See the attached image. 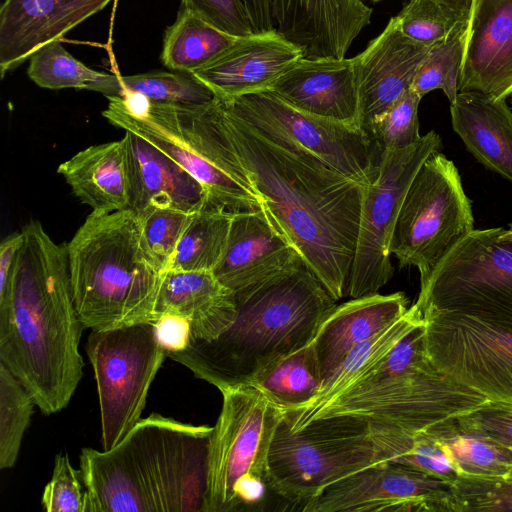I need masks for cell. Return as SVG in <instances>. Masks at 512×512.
<instances>
[{
	"instance_id": "cell-45",
	"label": "cell",
	"mask_w": 512,
	"mask_h": 512,
	"mask_svg": "<svg viewBox=\"0 0 512 512\" xmlns=\"http://www.w3.org/2000/svg\"><path fill=\"white\" fill-rule=\"evenodd\" d=\"M156 334L160 344L167 351L184 349L191 336L189 322L179 316H161L155 323Z\"/></svg>"
},
{
	"instance_id": "cell-43",
	"label": "cell",
	"mask_w": 512,
	"mask_h": 512,
	"mask_svg": "<svg viewBox=\"0 0 512 512\" xmlns=\"http://www.w3.org/2000/svg\"><path fill=\"white\" fill-rule=\"evenodd\" d=\"M193 12L218 29L236 37L256 33L243 0H181Z\"/></svg>"
},
{
	"instance_id": "cell-34",
	"label": "cell",
	"mask_w": 512,
	"mask_h": 512,
	"mask_svg": "<svg viewBox=\"0 0 512 512\" xmlns=\"http://www.w3.org/2000/svg\"><path fill=\"white\" fill-rule=\"evenodd\" d=\"M427 430L445 445L461 475L495 477L512 473V448L462 426L457 417Z\"/></svg>"
},
{
	"instance_id": "cell-23",
	"label": "cell",
	"mask_w": 512,
	"mask_h": 512,
	"mask_svg": "<svg viewBox=\"0 0 512 512\" xmlns=\"http://www.w3.org/2000/svg\"><path fill=\"white\" fill-rule=\"evenodd\" d=\"M268 90L302 112L359 125L353 58L302 57Z\"/></svg>"
},
{
	"instance_id": "cell-6",
	"label": "cell",
	"mask_w": 512,
	"mask_h": 512,
	"mask_svg": "<svg viewBox=\"0 0 512 512\" xmlns=\"http://www.w3.org/2000/svg\"><path fill=\"white\" fill-rule=\"evenodd\" d=\"M220 392L203 512L268 510L270 496H276L269 481V451L285 411L251 385Z\"/></svg>"
},
{
	"instance_id": "cell-18",
	"label": "cell",
	"mask_w": 512,
	"mask_h": 512,
	"mask_svg": "<svg viewBox=\"0 0 512 512\" xmlns=\"http://www.w3.org/2000/svg\"><path fill=\"white\" fill-rule=\"evenodd\" d=\"M432 46L405 36L394 16L383 31L353 57L359 125L364 130L411 87Z\"/></svg>"
},
{
	"instance_id": "cell-15",
	"label": "cell",
	"mask_w": 512,
	"mask_h": 512,
	"mask_svg": "<svg viewBox=\"0 0 512 512\" xmlns=\"http://www.w3.org/2000/svg\"><path fill=\"white\" fill-rule=\"evenodd\" d=\"M422 316L426 355L438 371L512 405V327L456 312Z\"/></svg>"
},
{
	"instance_id": "cell-19",
	"label": "cell",
	"mask_w": 512,
	"mask_h": 512,
	"mask_svg": "<svg viewBox=\"0 0 512 512\" xmlns=\"http://www.w3.org/2000/svg\"><path fill=\"white\" fill-rule=\"evenodd\" d=\"M372 13L363 0H272L274 29L306 58H344Z\"/></svg>"
},
{
	"instance_id": "cell-8",
	"label": "cell",
	"mask_w": 512,
	"mask_h": 512,
	"mask_svg": "<svg viewBox=\"0 0 512 512\" xmlns=\"http://www.w3.org/2000/svg\"><path fill=\"white\" fill-rule=\"evenodd\" d=\"M422 315L456 312L512 327V224L473 229L421 284Z\"/></svg>"
},
{
	"instance_id": "cell-49",
	"label": "cell",
	"mask_w": 512,
	"mask_h": 512,
	"mask_svg": "<svg viewBox=\"0 0 512 512\" xmlns=\"http://www.w3.org/2000/svg\"><path fill=\"white\" fill-rule=\"evenodd\" d=\"M370 1H373V2H378V1H381V0H370Z\"/></svg>"
},
{
	"instance_id": "cell-25",
	"label": "cell",
	"mask_w": 512,
	"mask_h": 512,
	"mask_svg": "<svg viewBox=\"0 0 512 512\" xmlns=\"http://www.w3.org/2000/svg\"><path fill=\"white\" fill-rule=\"evenodd\" d=\"M130 174L129 210L169 206L196 212L208 203L202 185L175 160L141 136L125 131Z\"/></svg>"
},
{
	"instance_id": "cell-14",
	"label": "cell",
	"mask_w": 512,
	"mask_h": 512,
	"mask_svg": "<svg viewBox=\"0 0 512 512\" xmlns=\"http://www.w3.org/2000/svg\"><path fill=\"white\" fill-rule=\"evenodd\" d=\"M441 138L435 131L399 149H383L378 175L364 191L356 248L346 296L372 295L393 276L390 245L400 208L416 173L439 150Z\"/></svg>"
},
{
	"instance_id": "cell-5",
	"label": "cell",
	"mask_w": 512,
	"mask_h": 512,
	"mask_svg": "<svg viewBox=\"0 0 512 512\" xmlns=\"http://www.w3.org/2000/svg\"><path fill=\"white\" fill-rule=\"evenodd\" d=\"M78 316L91 330L155 323L164 271L132 210L88 215L66 244Z\"/></svg>"
},
{
	"instance_id": "cell-10",
	"label": "cell",
	"mask_w": 512,
	"mask_h": 512,
	"mask_svg": "<svg viewBox=\"0 0 512 512\" xmlns=\"http://www.w3.org/2000/svg\"><path fill=\"white\" fill-rule=\"evenodd\" d=\"M208 104L150 101L143 111L132 113L115 97L102 114L112 125L141 136L180 164L202 185L209 204L230 212L260 209L257 195L213 160Z\"/></svg>"
},
{
	"instance_id": "cell-16",
	"label": "cell",
	"mask_w": 512,
	"mask_h": 512,
	"mask_svg": "<svg viewBox=\"0 0 512 512\" xmlns=\"http://www.w3.org/2000/svg\"><path fill=\"white\" fill-rule=\"evenodd\" d=\"M301 511L454 512L452 483L385 461L327 486Z\"/></svg>"
},
{
	"instance_id": "cell-36",
	"label": "cell",
	"mask_w": 512,
	"mask_h": 512,
	"mask_svg": "<svg viewBox=\"0 0 512 512\" xmlns=\"http://www.w3.org/2000/svg\"><path fill=\"white\" fill-rule=\"evenodd\" d=\"M120 82L124 91L142 94L154 103L198 105L217 98L193 73L151 71L120 76Z\"/></svg>"
},
{
	"instance_id": "cell-31",
	"label": "cell",
	"mask_w": 512,
	"mask_h": 512,
	"mask_svg": "<svg viewBox=\"0 0 512 512\" xmlns=\"http://www.w3.org/2000/svg\"><path fill=\"white\" fill-rule=\"evenodd\" d=\"M29 60L28 76L39 87L86 89L102 93L108 99L122 97L124 93L120 75L90 69L67 52L60 40L44 44Z\"/></svg>"
},
{
	"instance_id": "cell-39",
	"label": "cell",
	"mask_w": 512,
	"mask_h": 512,
	"mask_svg": "<svg viewBox=\"0 0 512 512\" xmlns=\"http://www.w3.org/2000/svg\"><path fill=\"white\" fill-rule=\"evenodd\" d=\"M193 213L169 206H148L136 213L143 239L164 271Z\"/></svg>"
},
{
	"instance_id": "cell-17",
	"label": "cell",
	"mask_w": 512,
	"mask_h": 512,
	"mask_svg": "<svg viewBox=\"0 0 512 512\" xmlns=\"http://www.w3.org/2000/svg\"><path fill=\"white\" fill-rule=\"evenodd\" d=\"M459 92H476L493 100H507L512 94V0H473Z\"/></svg>"
},
{
	"instance_id": "cell-46",
	"label": "cell",
	"mask_w": 512,
	"mask_h": 512,
	"mask_svg": "<svg viewBox=\"0 0 512 512\" xmlns=\"http://www.w3.org/2000/svg\"><path fill=\"white\" fill-rule=\"evenodd\" d=\"M256 33L275 30L272 0H243Z\"/></svg>"
},
{
	"instance_id": "cell-11",
	"label": "cell",
	"mask_w": 512,
	"mask_h": 512,
	"mask_svg": "<svg viewBox=\"0 0 512 512\" xmlns=\"http://www.w3.org/2000/svg\"><path fill=\"white\" fill-rule=\"evenodd\" d=\"M221 101L256 132L280 146L307 154L364 187L377 178L373 139L359 125L302 112L268 89Z\"/></svg>"
},
{
	"instance_id": "cell-35",
	"label": "cell",
	"mask_w": 512,
	"mask_h": 512,
	"mask_svg": "<svg viewBox=\"0 0 512 512\" xmlns=\"http://www.w3.org/2000/svg\"><path fill=\"white\" fill-rule=\"evenodd\" d=\"M34 405L30 393L0 362V469L14 467Z\"/></svg>"
},
{
	"instance_id": "cell-27",
	"label": "cell",
	"mask_w": 512,
	"mask_h": 512,
	"mask_svg": "<svg viewBox=\"0 0 512 512\" xmlns=\"http://www.w3.org/2000/svg\"><path fill=\"white\" fill-rule=\"evenodd\" d=\"M73 194L94 213L127 210L130 205V174L126 139L123 136L89 146L57 168Z\"/></svg>"
},
{
	"instance_id": "cell-13",
	"label": "cell",
	"mask_w": 512,
	"mask_h": 512,
	"mask_svg": "<svg viewBox=\"0 0 512 512\" xmlns=\"http://www.w3.org/2000/svg\"><path fill=\"white\" fill-rule=\"evenodd\" d=\"M86 352L96 380L103 450L116 446L141 419L166 350L154 323L91 330Z\"/></svg>"
},
{
	"instance_id": "cell-20",
	"label": "cell",
	"mask_w": 512,
	"mask_h": 512,
	"mask_svg": "<svg viewBox=\"0 0 512 512\" xmlns=\"http://www.w3.org/2000/svg\"><path fill=\"white\" fill-rule=\"evenodd\" d=\"M303 264L261 209L238 211L232 215L226 247L213 274L235 294Z\"/></svg>"
},
{
	"instance_id": "cell-2",
	"label": "cell",
	"mask_w": 512,
	"mask_h": 512,
	"mask_svg": "<svg viewBox=\"0 0 512 512\" xmlns=\"http://www.w3.org/2000/svg\"><path fill=\"white\" fill-rule=\"evenodd\" d=\"M21 231L23 243L0 292V362L48 416L66 408L82 378L84 326L66 244H57L37 220Z\"/></svg>"
},
{
	"instance_id": "cell-4",
	"label": "cell",
	"mask_w": 512,
	"mask_h": 512,
	"mask_svg": "<svg viewBox=\"0 0 512 512\" xmlns=\"http://www.w3.org/2000/svg\"><path fill=\"white\" fill-rule=\"evenodd\" d=\"M233 323L213 340L190 337L166 356L219 391L249 385L265 368L310 343L336 301L305 265L235 293Z\"/></svg>"
},
{
	"instance_id": "cell-40",
	"label": "cell",
	"mask_w": 512,
	"mask_h": 512,
	"mask_svg": "<svg viewBox=\"0 0 512 512\" xmlns=\"http://www.w3.org/2000/svg\"><path fill=\"white\" fill-rule=\"evenodd\" d=\"M421 99L409 88L370 122L366 131L382 146V150L404 148L420 139L418 107Z\"/></svg>"
},
{
	"instance_id": "cell-38",
	"label": "cell",
	"mask_w": 512,
	"mask_h": 512,
	"mask_svg": "<svg viewBox=\"0 0 512 512\" xmlns=\"http://www.w3.org/2000/svg\"><path fill=\"white\" fill-rule=\"evenodd\" d=\"M402 33L425 45H434L466 29L453 11L434 0H410L396 15Z\"/></svg>"
},
{
	"instance_id": "cell-37",
	"label": "cell",
	"mask_w": 512,
	"mask_h": 512,
	"mask_svg": "<svg viewBox=\"0 0 512 512\" xmlns=\"http://www.w3.org/2000/svg\"><path fill=\"white\" fill-rule=\"evenodd\" d=\"M464 34L465 30L431 47L410 87L421 98L433 90L440 89L450 104L455 101L459 93Z\"/></svg>"
},
{
	"instance_id": "cell-26",
	"label": "cell",
	"mask_w": 512,
	"mask_h": 512,
	"mask_svg": "<svg viewBox=\"0 0 512 512\" xmlns=\"http://www.w3.org/2000/svg\"><path fill=\"white\" fill-rule=\"evenodd\" d=\"M157 320L174 315L190 324L192 338L213 340L236 316L235 294L210 271L165 272L157 307Z\"/></svg>"
},
{
	"instance_id": "cell-21",
	"label": "cell",
	"mask_w": 512,
	"mask_h": 512,
	"mask_svg": "<svg viewBox=\"0 0 512 512\" xmlns=\"http://www.w3.org/2000/svg\"><path fill=\"white\" fill-rule=\"evenodd\" d=\"M303 57L302 50L276 30L238 37L216 59L193 72L218 99L269 89Z\"/></svg>"
},
{
	"instance_id": "cell-48",
	"label": "cell",
	"mask_w": 512,
	"mask_h": 512,
	"mask_svg": "<svg viewBox=\"0 0 512 512\" xmlns=\"http://www.w3.org/2000/svg\"><path fill=\"white\" fill-rule=\"evenodd\" d=\"M508 99H509L510 107H511V109H512V94L508 97Z\"/></svg>"
},
{
	"instance_id": "cell-22",
	"label": "cell",
	"mask_w": 512,
	"mask_h": 512,
	"mask_svg": "<svg viewBox=\"0 0 512 512\" xmlns=\"http://www.w3.org/2000/svg\"><path fill=\"white\" fill-rule=\"evenodd\" d=\"M111 0H4L0 9V72L21 65L44 44L102 10Z\"/></svg>"
},
{
	"instance_id": "cell-33",
	"label": "cell",
	"mask_w": 512,
	"mask_h": 512,
	"mask_svg": "<svg viewBox=\"0 0 512 512\" xmlns=\"http://www.w3.org/2000/svg\"><path fill=\"white\" fill-rule=\"evenodd\" d=\"M233 213L211 204L194 212L166 271L213 272L224 253Z\"/></svg>"
},
{
	"instance_id": "cell-44",
	"label": "cell",
	"mask_w": 512,
	"mask_h": 512,
	"mask_svg": "<svg viewBox=\"0 0 512 512\" xmlns=\"http://www.w3.org/2000/svg\"><path fill=\"white\" fill-rule=\"evenodd\" d=\"M457 420L462 426L512 448V405L489 400Z\"/></svg>"
},
{
	"instance_id": "cell-41",
	"label": "cell",
	"mask_w": 512,
	"mask_h": 512,
	"mask_svg": "<svg viewBox=\"0 0 512 512\" xmlns=\"http://www.w3.org/2000/svg\"><path fill=\"white\" fill-rule=\"evenodd\" d=\"M454 512L512 511V475H460L452 483Z\"/></svg>"
},
{
	"instance_id": "cell-9",
	"label": "cell",
	"mask_w": 512,
	"mask_h": 512,
	"mask_svg": "<svg viewBox=\"0 0 512 512\" xmlns=\"http://www.w3.org/2000/svg\"><path fill=\"white\" fill-rule=\"evenodd\" d=\"M471 202L454 163L439 150L416 173L399 211L390 251L399 267L415 266L424 283L474 228Z\"/></svg>"
},
{
	"instance_id": "cell-29",
	"label": "cell",
	"mask_w": 512,
	"mask_h": 512,
	"mask_svg": "<svg viewBox=\"0 0 512 512\" xmlns=\"http://www.w3.org/2000/svg\"><path fill=\"white\" fill-rule=\"evenodd\" d=\"M421 311L414 304L397 320L370 339L353 348L336 370L321 385L317 395L306 405L285 411L293 431L304 426L309 418L328 402L367 374L413 328L423 323Z\"/></svg>"
},
{
	"instance_id": "cell-24",
	"label": "cell",
	"mask_w": 512,
	"mask_h": 512,
	"mask_svg": "<svg viewBox=\"0 0 512 512\" xmlns=\"http://www.w3.org/2000/svg\"><path fill=\"white\" fill-rule=\"evenodd\" d=\"M408 310L404 293H379L351 298L319 324L310 344L324 381L349 352L393 323Z\"/></svg>"
},
{
	"instance_id": "cell-1",
	"label": "cell",
	"mask_w": 512,
	"mask_h": 512,
	"mask_svg": "<svg viewBox=\"0 0 512 512\" xmlns=\"http://www.w3.org/2000/svg\"><path fill=\"white\" fill-rule=\"evenodd\" d=\"M212 117L217 164L257 195L266 219L331 297L346 296L366 187L266 139L218 98Z\"/></svg>"
},
{
	"instance_id": "cell-30",
	"label": "cell",
	"mask_w": 512,
	"mask_h": 512,
	"mask_svg": "<svg viewBox=\"0 0 512 512\" xmlns=\"http://www.w3.org/2000/svg\"><path fill=\"white\" fill-rule=\"evenodd\" d=\"M237 39L181 8L176 21L165 31L161 59L173 71L193 73L216 59Z\"/></svg>"
},
{
	"instance_id": "cell-50",
	"label": "cell",
	"mask_w": 512,
	"mask_h": 512,
	"mask_svg": "<svg viewBox=\"0 0 512 512\" xmlns=\"http://www.w3.org/2000/svg\"><path fill=\"white\" fill-rule=\"evenodd\" d=\"M510 475H512V473Z\"/></svg>"
},
{
	"instance_id": "cell-7",
	"label": "cell",
	"mask_w": 512,
	"mask_h": 512,
	"mask_svg": "<svg viewBox=\"0 0 512 512\" xmlns=\"http://www.w3.org/2000/svg\"><path fill=\"white\" fill-rule=\"evenodd\" d=\"M385 461L363 418L322 417L293 431L284 416L269 451V481L282 503L301 511L327 486Z\"/></svg>"
},
{
	"instance_id": "cell-3",
	"label": "cell",
	"mask_w": 512,
	"mask_h": 512,
	"mask_svg": "<svg viewBox=\"0 0 512 512\" xmlns=\"http://www.w3.org/2000/svg\"><path fill=\"white\" fill-rule=\"evenodd\" d=\"M212 430L152 413L113 448H83L88 512H203Z\"/></svg>"
},
{
	"instance_id": "cell-32",
	"label": "cell",
	"mask_w": 512,
	"mask_h": 512,
	"mask_svg": "<svg viewBox=\"0 0 512 512\" xmlns=\"http://www.w3.org/2000/svg\"><path fill=\"white\" fill-rule=\"evenodd\" d=\"M322 377L310 343L274 362L249 384L284 411L308 404L319 392Z\"/></svg>"
},
{
	"instance_id": "cell-47",
	"label": "cell",
	"mask_w": 512,
	"mask_h": 512,
	"mask_svg": "<svg viewBox=\"0 0 512 512\" xmlns=\"http://www.w3.org/2000/svg\"><path fill=\"white\" fill-rule=\"evenodd\" d=\"M453 11L462 21L468 23L473 0H434Z\"/></svg>"
},
{
	"instance_id": "cell-12",
	"label": "cell",
	"mask_w": 512,
	"mask_h": 512,
	"mask_svg": "<svg viewBox=\"0 0 512 512\" xmlns=\"http://www.w3.org/2000/svg\"><path fill=\"white\" fill-rule=\"evenodd\" d=\"M488 401L483 394L456 382L429 362L338 395L306 424L317 418L349 415L417 433Z\"/></svg>"
},
{
	"instance_id": "cell-42",
	"label": "cell",
	"mask_w": 512,
	"mask_h": 512,
	"mask_svg": "<svg viewBox=\"0 0 512 512\" xmlns=\"http://www.w3.org/2000/svg\"><path fill=\"white\" fill-rule=\"evenodd\" d=\"M41 504L47 512H88L81 472L71 465L67 453L55 456L52 478L44 488Z\"/></svg>"
},
{
	"instance_id": "cell-28",
	"label": "cell",
	"mask_w": 512,
	"mask_h": 512,
	"mask_svg": "<svg viewBox=\"0 0 512 512\" xmlns=\"http://www.w3.org/2000/svg\"><path fill=\"white\" fill-rule=\"evenodd\" d=\"M450 113L454 131L474 157L512 181V109L506 100L459 92Z\"/></svg>"
}]
</instances>
